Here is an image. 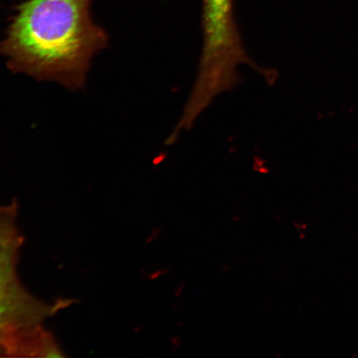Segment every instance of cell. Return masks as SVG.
<instances>
[{
	"label": "cell",
	"instance_id": "6da1fadb",
	"mask_svg": "<svg viewBox=\"0 0 358 358\" xmlns=\"http://www.w3.org/2000/svg\"><path fill=\"white\" fill-rule=\"evenodd\" d=\"M93 0H26L0 42L13 73L82 87L90 62L106 47L107 34L92 19Z\"/></svg>",
	"mask_w": 358,
	"mask_h": 358
},
{
	"label": "cell",
	"instance_id": "7a4b0ae2",
	"mask_svg": "<svg viewBox=\"0 0 358 358\" xmlns=\"http://www.w3.org/2000/svg\"><path fill=\"white\" fill-rule=\"evenodd\" d=\"M22 243L17 204L0 206V357H59L45 322L69 303H44L25 289L17 271Z\"/></svg>",
	"mask_w": 358,
	"mask_h": 358
},
{
	"label": "cell",
	"instance_id": "3957f363",
	"mask_svg": "<svg viewBox=\"0 0 358 358\" xmlns=\"http://www.w3.org/2000/svg\"><path fill=\"white\" fill-rule=\"evenodd\" d=\"M201 29L203 44L199 82L210 87L234 86L240 77L237 67L245 64L257 70L241 40L234 15V0H203Z\"/></svg>",
	"mask_w": 358,
	"mask_h": 358
}]
</instances>
